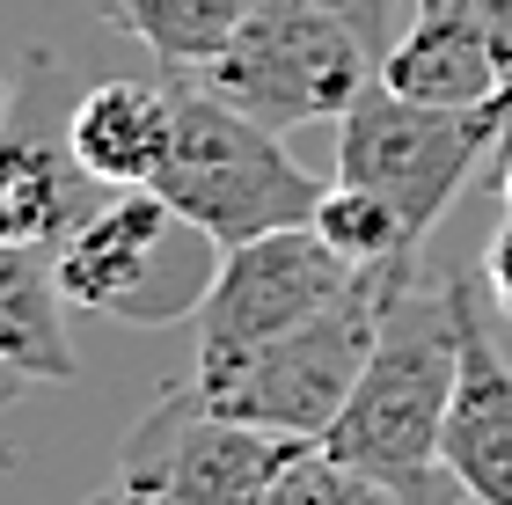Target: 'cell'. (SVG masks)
Segmentation results:
<instances>
[{
    "mask_svg": "<svg viewBox=\"0 0 512 505\" xmlns=\"http://www.w3.org/2000/svg\"><path fill=\"white\" fill-rule=\"evenodd\" d=\"M271 505H395V498L374 484V476H359V469L330 462L322 447H300V454H293V469L278 476Z\"/></svg>",
    "mask_w": 512,
    "mask_h": 505,
    "instance_id": "2e32d148",
    "label": "cell"
},
{
    "mask_svg": "<svg viewBox=\"0 0 512 505\" xmlns=\"http://www.w3.org/2000/svg\"><path fill=\"white\" fill-rule=\"evenodd\" d=\"M0 132H8V81H0Z\"/></svg>",
    "mask_w": 512,
    "mask_h": 505,
    "instance_id": "7402d4cb",
    "label": "cell"
},
{
    "mask_svg": "<svg viewBox=\"0 0 512 505\" xmlns=\"http://www.w3.org/2000/svg\"><path fill=\"white\" fill-rule=\"evenodd\" d=\"M52 271H59L66 308L110 315V323H132V330H161V323H191L205 308L220 242L147 183V191H118L88 205L74 235L52 249Z\"/></svg>",
    "mask_w": 512,
    "mask_h": 505,
    "instance_id": "277c9868",
    "label": "cell"
},
{
    "mask_svg": "<svg viewBox=\"0 0 512 505\" xmlns=\"http://www.w3.org/2000/svg\"><path fill=\"white\" fill-rule=\"evenodd\" d=\"M81 162L44 132H0V242L59 249L81 220Z\"/></svg>",
    "mask_w": 512,
    "mask_h": 505,
    "instance_id": "7c38bea8",
    "label": "cell"
},
{
    "mask_svg": "<svg viewBox=\"0 0 512 505\" xmlns=\"http://www.w3.org/2000/svg\"><path fill=\"white\" fill-rule=\"evenodd\" d=\"M512 132V88L491 103L447 110V103H410L374 74L359 88V103L337 118V176L359 191L388 198L417 242H432V227L447 220L461 183L476 176L483 154H498Z\"/></svg>",
    "mask_w": 512,
    "mask_h": 505,
    "instance_id": "5b68a950",
    "label": "cell"
},
{
    "mask_svg": "<svg viewBox=\"0 0 512 505\" xmlns=\"http://www.w3.org/2000/svg\"><path fill=\"white\" fill-rule=\"evenodd\" d=\"M374 74H381V52L344 15L315 8V0H256L242 30L191 81L213 88L220 103H235L242 118L293 132L315 118H344Z\"/></svg>",
    "mask_w": 512,
    "mask_h": 505,
    "instance_id": "8992f818",
    "label": "cell"
},
{
    "mask_svg": "<svg viewBox=\"0 0 512 505\" xmlns=\"http://www.w3.org/2000/svg\"><path fill=\"white\" fill-rule=\"evenodd\" d=\"M176 140V81H96L66 118V147L88 183L147 191Z\"/></svg>",
    "mask_w": 512,
    "mask_h": 505,
    "instance_id": "8fae6325",
    "label": "cell"
},
{
    "mask_svg": "<svg viewBox=\"0 0 512 505\" xmlns=\"http://www.w3.org/2000/svg\"><path fill=\"white\" fill-rule=\"evenodd\" d=\"M300 447L315 440H278V432L235 425L205 410L191 381H176L125 432L118 462L88 505H271Z\"/></svg>",
    "mask_w": 512,
    "mask_h": 505,
    "instance_id": "52a82bcc",
    "label": "cell"
},
{
    "mask_svg": "<svg viewBox=\"0 0 512 505\" xmlns=\"http://www.w3.org/2000/svg\"><path fill=\"white\" fill-rule=\"evenodd\" d=\"M315 8H330V15H344V22H352V30L366 37V44H374V52H388V0H315Z\"/></svg>",
    "mask_w": 512,
    "mask_h": 505,
    "instance_id": "ac0fdd59",
    "label": "cell"
},
{
    "mask_svg": "<svg viewBox=\"0 0 512 505\" xmlns=\"http://www.w3.org/2000/svg\"><path fill=\"white\" fill-rule=\"evenodd\" d=\"M0 352L30 381H74L81 359L66 344V293L52 271V249L0 242Z\"/></svg>",
    "mask_w": 512,
    "mask_h": 505,
    "instance_id": "4fadbf2b",
    "label": "cell"
},
{
    "mask_svg": "<svg viewBox=\"0 0 512 505\" xmlns=\"http://www.w3.org/2000/svg\"><path fill=\"white\" fill-rule=\"evenodd\" d=\"M476 15L491 22V37H498V52H505V74H512V0H476Z\"/></svg>",
    "mask_w": 512,
    "mask_h": 505,
    "instance_id": "d6986e66",
    "label": "cell"
},
{
    "mask_svg": "<svg viewBox=\"0 0 512 505\" xmlns=\"http://www.w3.org/2000/svg\"><path fill=\"white\" fill-rule=\"evenodd\" d=\"M96 8L118 22L132 44H147L169 74H198V66L242 30V15L256 0H96Z\"/></svg>",
    "mask_w": 512,
    "mask_h": 505,
    "instance_id": "5bb4252c",
    "label": "cell"
},
{
    "mask_svg": "<svg viewBox=\"0 0 512 505\" xmlns=\"http://www.w3.org/2000/svg\"><path fill=\"white\" fill-rule=\"evenodd\" d=\"M315 235L352 264H395V257H425V242L403 227L388 198L359 191V183H322V205H315Z\"/></svg>",
    "mask_w": 512,
    "mask_h": 505,
    "instance_id": "9a60e30c",
    "label": "cell"
},
{
    "mask_svg": "<svg viewBox=\"0 0 512 505\" xmlns=\"http://www.w3.org/2000/svg\"><path fill=\"white\" fill-rule=\"evenodd\" d=\"M483 293L512 315V220H498V235L483 242Z\"/></svg>",
    "mask_w": 512,
    "mask_h": 505,
    "instance_id": "e0dca14e",
    "label": "cell"
},
{
    "mask_svg": "<svg viewBox=\"0 0 512 505\" xmlns=\"http://www.w3.org/2000/svg\"><path fill=\"white\" fill-rule=\"evenodd\" d=\"M454 374H461V330H454V301H447V271L439 279L425 271L388 308L359 388L344 396L337 425L315 447L344 469L374 476L395 505H454L461 491H454L447 462H439Z\"/></svg>",
    "mask_w": 512,
    "mask_h": 505,
    "instance_id": "6da1fadb",
    "label": "cell"
},
{
    "mask_svg": "<svg viewBox=\"0 0 512 505\" xmlns=\"http://www.w3.org/2000/svg\"><path fill=\"white\" fill-rule=\"evenodd\" d=\"M425 279V257H395V264H366L359 286L344 293L330 315L300 323L286 337L264 344H198L191 359V388L205 410L278 440H322L337 425L344 396L359 388L366 359L381 344V323L403 293Z\"/></svg>",
    "mask_w": 512,
    "mask_h": 505,
    "instance_id": "7a4b0ae2",
    "label": "cell"
},
{
    "mask_svg": "<svg viewBox=\"0 0 512 505\" xmlns=\"http://www.w3.org/2000/svg\"><path fill=\"white\" fill-rule=\"evenodd\" d=\"M447 301L461 330V374L439 432V462L469 505H512V366L483 315V271H447Z\"/></svg>",
    "mask_w": 512,
    "mask_h": 505,
    "instance_id": "9c48e42d",
    "label": "cell"
},
{
    "mask_svg": "<svg viewBox=\"0 0 512 505\" xmlns=\"http://www.w3.org/2000/svg\"><path fill=\"white\" fill-rule=\"evenodd\" d=\"M169 81H176V140L154 169V191L183 220H198L220 249H242L278 227H315L322 183L286 154V132L242 118L191 74Z\"/></svg>",
    "mask_w": 512,
    "mask_h": 505,
    "instance_id": "3957f363",
    "label": "cell"
},
{
    "mask_svg": "<svg viewBox=\"0 0 512 505\" xmlns=\"http://www.w3.org/2000/svg\"><path fill=\"white\" fill-rule=\"evenodd\" d=\"M352 257H337L315 227H278V235H256L242 249H220V271H213V293L205 308L191 315L198 344H264V337H286L315 315H330L344 293L359 286Z\"/></svg>",
    "mask_w": 512,
    "mask_h": 505,
    "instance_id": "ba28073f",
    "label": "cell"
},
{
    "mask_svg": "<svg viewBox=\"0 0 512 505\" xmlns=\"http://www.w3.org/2000/svg\"><path fill=\"white\" fill-rule=\"evenodd\" d=\"M30 388H37V381L22 374V366H15L8 352H0V410H8V403H22V396H30Z\"/></svg>",
    "mask_w": 512,
    "mask_h": 505,
    "instance_id": "ffe728a7",
    "label": "cell"
},
{
    "mask_svg": "<svg viewBox=\"0 0 512 505\" xmlns=\"http://www.w3.org/2000/svg\"><path fill=\"white\" fill-rule=\"evenodd\" d=\"M498 198H505V213H512V132H505V147H498Z\"/></svg>",
    "mask_w": 512,
    "mask_h": 505,
    "instance_id": "44dd1931",
    "label": "cell"
},
{
    "mask_svg": "<svg viewBox=\"0 0 512 505\" xmlns=\"http://www.w3.org/2000/svg\"><path fill=\"white\" fill-rule=\"evenodd\" d=\"M381 81L410 103H491L512 88L505 52L491 37V22L476 15V0H417V22L381 52Z\"/></svg>",
    "mask_w": 512,
    "mask_h": 505,
    "instance_id": "30bf717a",
    "label": "cell"
}]
</instances>
